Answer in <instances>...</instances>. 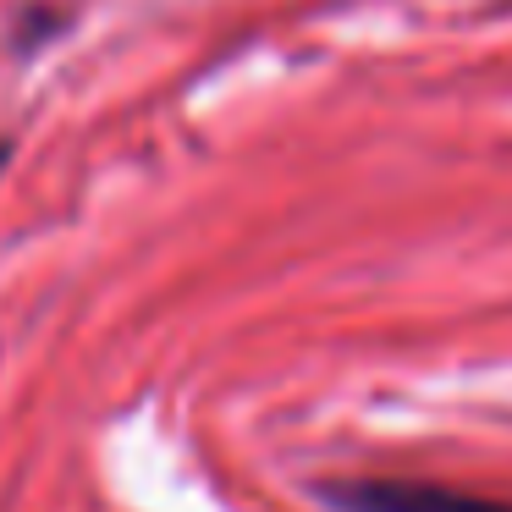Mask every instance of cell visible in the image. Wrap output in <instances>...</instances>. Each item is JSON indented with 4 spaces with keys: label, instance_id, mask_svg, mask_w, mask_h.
<instances>
[{
    "label": "cell",
    "instance_id": "obj_1",
    "mask_svg": "<svg viewBox=\"0 0 512 512\" xmlns=\"http://www.w3.org/2000/svg\"><path fill=\"white\" fill-rule=\"evenodd\" d=\"M309 496L331 512H512V501H490L474 496V490L441 485V479H408V474L314 479Z\"/></svg>",
    "mask_w": 512,
    "mask_h": 512
},
{
    "label": "cell",
    "instance_id": "obj_2",
    "mask_svg": "<svg viewBox=\"0 0 512 512\" xmlns=\"http://www.w3.org/2000/svg\"><path fill=\"white\" fill-rule=\"evenodd\" d=\"M6 155H12V144H0V171H6Z\"/></svg>",
    "mask_w": 512,
    "mask_h": 512
}]
</instances>
